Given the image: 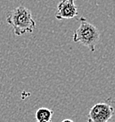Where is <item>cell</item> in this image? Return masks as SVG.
<instances>
[{
  "mask_svg": "<svg viewBox=\"0 0 115 122\" xmlns=\"http://www.w3.org/2000/svg\"><path fill=\"white\" fill-rule=\"evenodd\" d=\"M7 22L16 36H20L25 33H32L36 27L30 10L24 6L13 9L7 16Z\"/></svg>",
  "mask_w": 115,
  "mask_h": 122,
  "instance_id": "6da1fadb",
  "label": "cell"
},
{
  "mask_svg": "<svg viewBox=\"0 0 115 122\" xmlns=\"http://www.w3.org/2000/svg\"><path fill=\"white\" fill-rule=\"evenodd\" d=\"M79 22V27L74 30L73 35L74 42L80 43L86 46L91 52H94L100 39L99 30L84 17H81Z\"/></svg>",
  "mask_w": 115,
  "mask_h": 122,
  "instance_id": "7a4b0ae2",
  "label": "cell"
},
{
  "mask_svg": "<svg viewBox=\"0 0 115 122\" xmlns=\"http://www.w3.org/2000/svg\"><path fill=\"white\" fill-rule=\"evenodd\" d=\"M114 109L108 103L99 102L91 108L88 114V122H107L113 117Z\"/></svg>",
  "mask_w": 115,
  "mask_h": 122,
  "instance_id": "3957f363",
  "label": "cell"
},
{
  "mask_svg": "<svg viewBox=\"0 0 115 122\" xmlns=\"http://www.w3.org/2000/svg\"><path fill=\"white\" fill-rule=\"evenodd\" d=\"M74 0H62L57 7L55 18L57 20L72 19L78 16V8Z\"/></svg>",
  "mask_w": 115,
  "mask_h": 122,
  "instance_id": "277c9868",
  "label": "cell"
},
{
  "mask_svg": "<svg viewBox=\"0 0 115 122\" xmlns=\"http://www.w3.org/2000/svg\"><path fill=\"white\" fill-rule=\"evenodd\" d=\"M53 111L47 107H41L37 110L35 113L36 121L38 122H49L51 121L53 116Z\"/></svg>",
  "mask_w": 115,
  "mask_h": 122,
  "instance_id": "5b68a950",
  "label": "cell"
},
{
  "mask_svg": "<svg viewBox=\"0 0 115 122\" xmlns=\"http://www.w3.org/2000/svg\"><path fill=\"white\" fill-rule=\"evenodd\" d=\"M64 121H70V122H72L73 121L72 120H70V119H66V120H63L62 122H64Z\"/></svg>",
  "mask_w": 115,
  "mask_h": 122,
  "instance_id": "8992f818",
  "label": "cell"
},
{
  "mask_svg": "<svg viewBox=\"0 0 115 122\" xmlns=\"http://www.w3.org/2000/svg\"><path fill=\"white\" fill-rule=\"evenodd\" d=\"M74 1H76V0H74Z\"/></svg>",
  "mask_w": 115,
  "mask_h": 122,
  "instance_id": "52a82bcc",
  "label": "cell"
}]
</instances>
